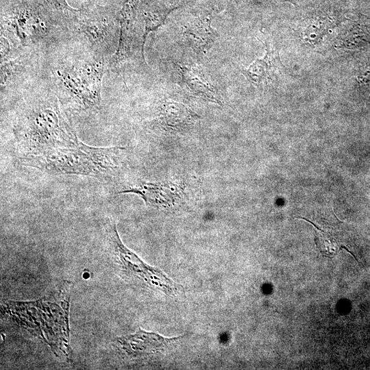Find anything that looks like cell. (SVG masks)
<instances>
[{
    "mask_svg": "<svg viewBox=\"0 0 370 370\" xmlns=\"http://www.w3.org/2000/svg\"><path fill=\"white\" fill-rule=\"evenodd\" d=\"M118 193H132L139 196L145 203L156 208H167L180 197V188L173 184L143 182Z\"/></svg>",
    "mask_w": 370,
    "mask_h": 370,
    "instance_id": "ba28073f",
    "label": "cell"
},
{
    "mask_svg": "<svg viewBox=\"0 0 370 370\" xmlns=\"http://www.w3.org/2000/svg\"><path fill=\"white\" fill-rule=\"evenodd\" d=\"M186 86L195 95L218 104H221L216 88L210 84L203 71L195 66L177 64Z\"/></svg>",
    "mask_w": 370,
    "mask_h": 370,
    "instance_id": "7c38bea8",
    "label": "cell"
},
{
    "mask_svg": "<svg viewBox=\"0 0 370 370\" xmlns=\"http://www.w3.org/2000/svg\"><path fill=\"white\" fill-rule=\"evenodd\" d=\"M199 116L186 105L166 99L160 106L155 121L169 131L183 130L193 125Z\"/></svg>",
    "mask_w": 370,
    "mask_h": 370,
    "instance_id": "30bf717a",
    "label": "cell"
},
{
    "mask_svg": "<svg viewBox=\"0 0 370 370\" xmlns=\"http://www.w3.org/2000/svg\"><path fill=\"white\" fill-rule=\"evenodd\" d=\"M108 59L86 48L81 55H60L49 66L52 88L61 108L73 115L98 112L101 106V82Z\"/></svg>",
    "mask_w": 370,
    "mask_h": 370,
    "instance_id": "3957f363",
    "label": "cell"
},
{
    "mask_svg": "<svg viewBox=\"0 0 370 370\" xmlns=\"http://www.w3.org/2000/svg\"><path fill=\"white\" fill-rule=\"evenodd\" d=\"M107 235L115 256L127 274L168 295L174 296L178 294L182 288L180 285L173 281L159 269L144 262L122 243L114 222L109 223Z\"/></svg>",
    "mask_w": 370,
    "mask_h": 370,
    "instance_id": "8992f818",
    "label": "cell"
},
{
    "mask_svg": "<svg viewBox=\"0 0 370 370\" xmlns=\"http://www.w3.org/2000/svg\"><path fill=\"white\" fill-rule=\"evenodd\" d=\"M178 338L179 337L166 338L139 328L135 334L119 338V342L128 354L135 356L161 352Z\"/></svg>",
    "mask_w": 370,
    "mask_h": 370,
    "instance_id": "9c48e42d",
    "label": "cell"
},
{
    "mask_svg": "<svg viewBox=\"0 0 370 370\" xmlns=\"http://www.w3.org/2000/svg\"><path fill=\"white\" fill-rule=\"evenodd\" d=\"M266 53L263 58L256 59L250 66L242 70V73L248 81L254 86H259L268 79L271 73L275 69L284 68L278 52L266 40L264 42Z\"/></svg>",
    "mask_w": 370,
    "mask_h": 370,
    "instance_id": "4fadbf2b",
    "label": "cell"
},
{
    "mask_svg": "<svg viewBox=\"0 0 370 370\" xmlns=\"http://www.w3.org/2000/svg\"><path fill=\"white\" fill-rule=\"evenodd\" d=\"M183 35L190 47L199 55L206 53L217 38V32L211 27L210 16L189 23L184 27Z\"/></svg>",
    "mask_w": 370,
    "mask_h": 370,
    "instance_id": "8fae6325",
    "label": "cell"
},
{
    "mask_svg": "<svg viewBox=\"0 0 370 370\" xmlns=\"http://www.w3.org/2000/svg\"><path fill=\"white\" fill-rule=\"evenodd\" d=\"M40 56L36 51L22 52L1 62V95L31 86L40 69Z\"/></svg>",
    "mask_w": 370,
    "mask_h": 370,
    "instance_id": "52a82bcc",
    "label": "cell"
},
{
    "mask_svg": "<svg viewBox=\"0 0 370 370\" xmlns=\"http://www.w3.org/2000/svg\"><path fill=\"white\" fill-rule=\"evenodd\" d=\"M168 10L149 11L144 13L145 29L143 39L145 42L149 32L156 30L164 22Z\"/></svg>",
    "mask_w": 370,
    "mask_h": 370,
    "instance_id": "2e32d148",
    "label": "cell"
},
{
    "mask_svg": "<svg viewBox=\"0 0 370 370\" xmlns=\"http://www.w3.org/2000/svg\"><path fill=\"white\" fill-rule=\"evenodd\" d=\"M125 153L123 147H94L77 138L71 144L21 160L25 166L49 173L103 178L112 176L119 171Z\"/></svg>",
    "mask_w": 370,
    "mask_h": 370,
    "instance_id": "277c9868",
    "label": "cell"
},
{
    "mask_svg": "<svg viewBox=\"0 0 370 370\" xmlns=\"http://www.w3.org/2000/svg\"><path fill=\"white\" fill-rule=\"evenodd\" d=\"M332 27V23L327 18L317 19L304 30L302 34L303 39L310 44H317Z\"/></svg>",
    "mask_w": 370,
    "mask_h": 370,
    "instance_id": "9a60e30c",
    "label": "cell"
},
{
    "mask_svg": "<svg viewBox=\"0 0 370 370\" xmlns=\"http://www.w3.org/2000/svg\"><path fill=\"white\" fill-rule=\"evenodd\" d=\"M119 15L113 16L108 8L79 9L71 32L84 47L92 53L108 59L115 53L119 39Z\"/></svg>",
    "mask_w": 370,
    "mask_h": 370,
    "instance_id": "5b68a950",
    "label": "cell"
},
{
    "mask_svg": "<svg viewBox=\"0 0 370 370\" xmlns=\"http://www.w3.org/2000/svg\"><path fill=\"white\" fill-rule=\"evenodd\" d=\"M42 1L71 32L72 24L77 16L79 9L71 7L66 0Z\"/></svg>",
    "mask_w": 370,
    "mask_h": 370,
    "instance_id": "5bb4252c",
    "label": "cell"
},
{
    "mask_svg": "<svg viewBox=\"0 0 370 370\" xmlns=\"http://www.w3.org/2000/svg\"><path fill=\"white\" fill-rule=\"evenodd\" d=\"M12 131L21 159L42 155L78 138L50 86L31 92L23 99Z\"/></svg>",
    "mask_w": 370,
    "mask_h": 370,
    "instance_id": "6da1fadb",
    "label": "cell"
},
{
    "mask_svg": "<svg viewBox=\"0 0 370 370\" xmlns=\"http://www.w3.org/2000/svg\"><path fill=\"white\" fill-rule=\"evenodd\" d=\"M280 1H287V2H289L291 3H293V4L295 5V3L294 2V0H280Z\"/></svg>",
    "mask_w": 370,
    "mask_h": 370,
    "instance_id": "e0dca14e",
    "label": "cell"
},
{
    "mask_svg": "<svg viewBox=\"0 0 370 370\" xmlns=\"http://www.w3.org/2000/svg\"><path fill=\"white\" fill-rule=\"evenodd\" d=\"M1 13V61L22 52L40 53L70 32L42 0H7Z\"/></svg>",
    "mask_w": 370,
    "mask_h": 370,
    "instance_id": "7a4b0ae2",
    "label": "cell"
}]
</instances>
